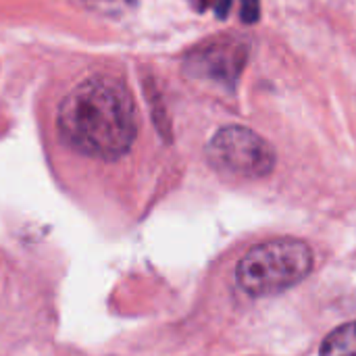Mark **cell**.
Segmentation results:
<instances>
[{"label": "cell", "mask_w": 356, "mask_h": 356, "mask_svg": "<svg viewBox=\"0 0 356 356\" xmlns=\"http://www.w3.org/2000/svg\"><path fill=\"white\" fill-rule=\"evenodd\" d=\"M58 131L77 152L102 161L121 159L138 134V113L125 83L94 75L77 83L58 106Z\"/></svg>", "instance_id": "cell-1"}, {"label": "cell", "mask_w": 356, "mask_h": 356, "mask_svg": "<svg viewBox=\"0 0 356 356\" xmlns=\"http://www.w3.org/2000/svg\"><path fill=\"white\" fill-rule=\"evenodd\" d=\"M315 257L307 242L280 238L250 248L238 263V286L257 298L282 294L313 271Z\"/></svg>", "instance_id": "cell-2"}, {"label": "cell", "mask_w": 356, "mask_h": 356, "mask_svg": "<svg viewBox=\"0 0 356 356\" xmlns=\"http://www.w3.org/2000/svg\"><path fill=\"white\" fill-rule=\"evenodd\" d=\"M209 163L227 175L261 179L275 167L273 146L257 131L242 125L219 129L207 146Z\"/></svg>", "instance_id": "cell-3"}, {"label": "cell", "mask_w": 356, "mask_h": 356, "mask_svg": "<svg viewBox=\"0 0 356 356\" xmlns=\"http://www.w3.org/2000/svg\"><path fill=\"white\" fill-rule=\"evenodd\" d=\"M246 54L248 50L238 38H219L194 50L188 56L184 71L194 79H211L234 86L244 67Z\"/></svg>", "instance_id": "cell-4"}, {"label": "cell", "mask_w": 356, "mask_h": 356, "mask_svg": "<svg viewBox=\"0 0 356 356\" xmlns=\"http://www.w3.org/2000/svg\"><path fill=\"white\" fill-rule=\"evenodd\" d=\"M321 356H356V321L334 330L321 344Z\"/></svg>", "instance_id": "cell-5"}, {"label": "cell", "mask_w": 356, "mask_h": 356, "mask_svg": "<svg viewBox=\"0 0 356 356\" xmlns=\"http://www.w3.org/2000/svg\"><path fill=\"white\" fill-rule=\"evenodd\" d=\"M86 6H90V8H94V10H102V13H106V10H117L119 6H123V4H131L134 0H81Z\"/></svg>", "instance_id": "cell-6"}, {"label": "cell", "mask_w": 356, "mask_h": 356, "mask_svg": "<svg viewBox=\"0 0 356 356\" xmlns=\"http://www.w3.org/2000/svg\"><path fill=\"white\" fill-rule=\"evenodd\" d=\"M240 15L244 23H254L259 19V0H242Z\"/></svg>", "instance_id": "cell-7"}]
</instances>
